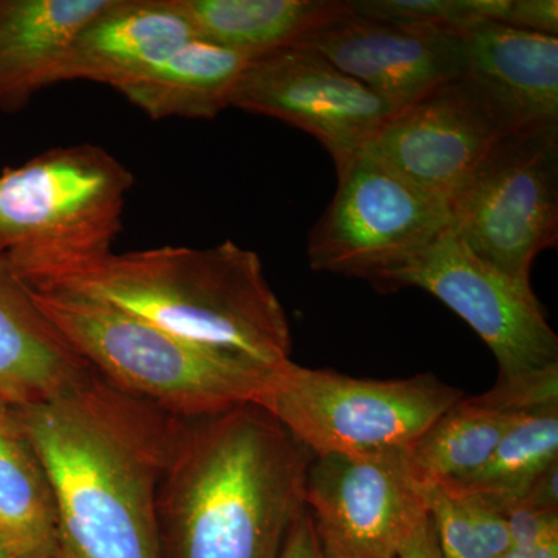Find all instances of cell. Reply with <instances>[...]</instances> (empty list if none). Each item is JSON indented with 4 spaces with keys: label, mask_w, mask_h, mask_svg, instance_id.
I'll use <instances>...</instances> for the list:
<instances>
[{
    "label": "cell",
    "mask_w": 558,
    "mask_h": 558,
    "mask_svg": "<svg viewBox=\"0 0 558 558\" xmlns=\"http://www.w3.org/2000/svg\"><path fill=\"white\" fill-rule=\"evenodd\" d=\"M490 501L505 517L510 546H527L558 539V510L535 509L517 501Z\"/></svg>",
    "instance_id": "obj_25"
},
{
    "label": "cell",
    "mask_w": 558,
    "mask_h": 558,
    "mask_svg": "<svg viewBox=\"0 0 558 558\" xmlns=\"http://www.w3.org/2000/svg\"><path fill=\"white\" fill-rule=\"evenodd\" d=\"M14 413L53 492L60 558H167L160 490L185 418L98 374Z\"/></svg>",
    "instance_id": "obj_1"
},
{
    "label": "cell",
    "mask_w": 558,
    "mask_h": 558,
    "mask_svg": "<svg viewBox=\"0 0 558 558\" xmlns=\"http://www.w3.org/2000/svg\"><path fill=\"white\" fill-rule=\"evenodd\" d=\"M450 227L481 260L531 288L558 241V135H502L451 202Z\"/></svg>",
    "instance_id": "obj_8"
},
{
    "label": "cell",
    "mask_w": 558,
    "mask_h": 558,
    "mask_svg": "<svg viewBox=\"0 0 558 558\" xmlns=\"http://www.w3.org/2000/svg\"><path fill=\"white\" fill-rule=\"evenodd\" d=\"M459 81L499 134L558 135V38L499 22L462 35Z\"/></svg>",
    "instance_id": "obj_14"
},
{
    "label": "cell",
    "mask_w": 558,
    "mask_h": 558,
    "mask_svg": "<svg viewBox=\"0 0 558 558\" xmlns=\"http://www.w3.org/2000/svg\"><path fill=\"white\" fill-rule=\"evenodd\" d=\"M524 416L483 396H465L407 450L411 475L424 487L461 486L486 465L499 440Z\"/></svg>",
    "instance_id": "obj_20"
},
{
    "label": "cell",
    "mask_w": 558,
    "mask_h": 558,
    "mask_svg": "<svg viewBox=\"0 0 558 558\" xmlns=\"http://www.w3.org/2000/svg\"><path fill=\"white\" fill-rule=\"evenodd\" d=\"M0 534L16 558H60L53 492L14 409L0 428Z\"/></svg>",
    "instance_id": "obj_21"
},
{
    "label": "cell",
    "mask_w": 558,
    "mask_h": 558,
    "mask_svg": "<svg viewBox=\"0 0 558 558\" xmlns=\"http://www.w3.org/2000/svg\"><path fill=\"white\" fill-rule=\"evenodd\" d=\"M403 288L432 293L487 344L499 368L490 402L523 414L558 407V337L532 288L481 260L451 227L381 292Z\"/></svg>",
    "instance_id": "obj_6"
},
{
    "label": "cell",
    "mask_w": 558,
    "mask_h": 558,
    "mask_svg": "<svg viewBox=\"0 0 558 558\" xmlns=\"http://www.w3.org/2000/svg\"><path fill=\"white\" fill-rule=\"evenodd\" d=\"M312 458L255 403L186 421L160 490L170 558H278Z\"/></svg>",
    "instance_id": "obj_2"
},
{
    "label": "cell",
    "mask_w": 558,
    "mask_h": 558,
    "mask_svg": "<svg viewBox=\"0 0 558 558\" xmlns=\"http://www.w3.org/2000/svg\"><path fill=\"white\" fill-rule=\"evenodd\" d=\"M387 558H442L429 513L428 520L395 554Z\"/></svg>",
    "instance_id": "obj_28"
},
{
    "label": "cell",
    "mask_w": 558,
    "mask_h": 558,
    "mask_svg": "<svg viewBox=\"0 0 558 558\" xmlns=\"http://www.w3.org/2000/svg\"><path fill=\"white\" fill-rule=\"evenodd\" d=\"M339 172L336 196L311 231L312 269L365 279L379 292L444 231L449 208L360 153Z\"/></svg>",
    "instance_id": "obj_9"
},
{
    "label": "cell",
    "mask_w": 558,
    "mask_h": 558,
    "mask_svg": "<svg viewBox=\"0 0 558 558\" xmlns=\"http://www.w3.org/2000/svg\"><path fill=\"white\" fill-rule=\"evenodd\" d=\"M348 5L377 20L429 25L462 36L486 22L505 24L509 0H354Z\"/></svg>",
    "instance_id": "obj_24"
},
{
    "label": "cell",
    "mask_w": 558,
    "mask_h": 558,
    "mask_svg": "<svg viewBox=\"0 0 558 558\" xmlns=\"http://www.w3.org/2000/svg\"><path fill=\"white\" fill-rule=\"evenodd\" d=\"M424 488L442 558H499L510 548L508 524L490 499L442 486Z\"/></svg>",
    "instance_id": "obj_23"
},
{
    "label": "cell",
    "mask_w": 558,
    "mask_h": 558,
    "mask_svg": "<svg viewBox=\"0 0 558 558\" xmlns=\"http://www.w3.org/2000/svg\"><path fill=\"white\" fill-rule=\"evenodd\" d=\"M196 38L250 60L295 47L343 7L333 0H172Z\"/></svg>",
    "instance_id": "obj_19"
},
{
    "label": "cell",
    "mask_w": 558,
    "mask_h": 558,
    "mask_svg": "<svg viewBox=\"0 0 558 558\" xmlns=\"http://www.w3.org/2000/svg\"><path fill=\"white\" fill-rule=\"evenodd\" d=\"M505 24L521 31L539 33V35L557 36L558 2L557 0H509Z\"/></svg>",
    "instance_id": "obj_26"
},
{
    "label": "cell",
    "mask_w": 558,
    "mask_h": 558,
    "mask_svg": "<svg viewBox=\"0 0 558 558\" xmlns=\"http://www.w3.org/2000/svg\"><path fill=\"white\" fill-rule=\"evenodd\" d=\"M230 106L307 132L325 146L337 171L362 153L392 113L359 81L304 47L250 61Z\"/></svg>",
    "instance_id": "obj_11"
},
{
    "label": "cell",
    "mask_w": 558,
    "mask_h": 558,
    "mask_svg": "<svg viewBox=\"0 0 558 558\" xmlns=\"http://www.w3.org/2000/svg\"><path fill=\"white\" fill-rule=\"evenodd\" d=\"M197 39L172 0H109L62 58L54 84L87 80L119 89Z\"/></svg>",
    "instance_id": "obj_15"
},
{
    "label": "cell",
    "mask_w": 558,
    "mask_h": 558,
    "mask_svg": "<svg viewBox=\"0 0 558 558\" xmlns=\"http://www.w3.org/2000/svg\"><path fill=\"white\" fill-rule=\"evenodd\" d=\"M499 137L486 110L458 80L395 110L363 153L450 208Z\"/></svg>",
    "instance_id": "obj_13"
},
{
    "label": "cell",
    "mask_w": 558,
    "mask_h": 558,
    "mask_svg": "<svg viewBox=\"0 0 558 558\" xmlns=\"http://www.w3.org/2000/svg\"><path fill=\"white\" fill-rule=\"evenodd\" d=\"M28 288L108 304L180 339L270 369L292 360L288 315L259 256L233 241L209 248L109 252Z\"/></svg>",
    "instance_id": "obj_3"
},
{
    "label": "cell",
    "mask_w": 558,
    "mask_h": 558,
    "mask_svg": "<svg viewBox=\"0 0 558 558\" xmlns=\"http://www.w3.org/2000/svg\"><path fill=\"white\" fill-rule=\"evenodd\" d=\"M0 558H16L2 534H0Z\"/></svg>",
    "instance_id": "obj_30"
},
{
    "label": "cell",
    "mask_w": 558,
    "mask_h": 558,
    "mask_svg": "<svg viewBox=\"0 0 558 558\" xmlns=\"http://www.w3.org/2000/svg\"><path fill=\"white\" fill-rule=\"evenodd\" d=\"M250 61L238 51L194 39L153 72L117 90L153 120H211L230 108Z\"/></svg>",
    "instance_id": "obj_18"
},
{
    "label": "cell",
    "mask_w": 558,
    "mask_h": 558,
    "mask_svg": "<svg viewBox=\"0 0 558 558\" xmlns=\"http://www.w3.org/2000/svg\"><path fill=\"white\" fill-rule=\"evenodd\" d=\"M304 501L329 558H387L428 520L407 450L312 458Z\"/></svg>",
    "instance_id": "obj_10"
},
{
    "label": "cell",
    "mask_w": 558,
    "mask_h": 558,
    "mask_svg": "<svg viewBox=\"0 0 558 558\" xmlns=\"http://www.w3.org/2000/svg\"><path fill=\"white\" fill-rule=\"evenodd\" d=\"M134 178L108 150L76 145L0 174V253L25 284L112 252Z\"/></svg>",
    "instance_id": "obj_5"
},
{
    "label": "cell",
    "mask_w": 558,
    "mask_h": 558,
    "mask_svg": "<svg viewBox=\"0 0 558 558\" xmlns=\"http://www.w3.org/2000/svg\"><path fill=\"white\" fill-rule=\"evenodd\" d=\"M109 0H0V109L24 108L54 84L78 33Z\"/></svg>",
    "instance_id": "obj_17"
},
{
    "label": "cell",
    "mask_w": 558,
    "mask_h": 558,
    "mask_svg": "<svg viewBox=\"0 0 558 558\" xmlns=\"http://www.w3.org/2000/svg\"><path fill=\"white\" fill-rule=\"evenodd\" d=\"M11 411H13V409L0 400V428H2V425L5 424V421L9 418Z\"/></svg>",
    "instance_id": "obj_31"
},
{
    "label": "cell",
    "mask_w": 558,
    "mask_h": 558,
    "mask_svg": "<svg viewBox=\"0 0 558 558\" xmlns=\"http://www.w3.org/2000/svg\"><path fill=\"white\" fill-rule=\"evenodd\" d=\"M499 558H558V539L527 546H510Z\"/></svg>",
    "instance_id": "obj_29"
},
{
    "label": "cell",
    "mask_w": 558,
    "mask_h": 558,
    "mask_svg": "<svg viewBox=\"0 0 558 558\" xmlns=\"http://www.w3.org/2000/svg\"><path fill=\"white\" fill-rule=\"evenodd\" d=\"M33 296L102 380L174 417L197 421L256 403L277 371L180 339L98 301L36 290Z\"/></svg>",
    "instance_id": "obj_4"
},
{
    "label": "cell",
    "mask_w": 558,
    "mask_h": 558,
    "mask_svg": "<svg viewBox=\"0 0 558 558\" xmlns=\"http://www.w3.org/2000/svg\"><path fill=\"white\" fill-rule=\"evenodd\" d=\"M465 398L432 374L371 380L290 360L255 405L277 418L314 457L369 458L413 447Z\"/></svg>",
    "instance_id": "obj_7"
},
{
    "label": "cell",
    "mask_w": 558,
    "mask_h": 558,
    "mask_svg": "<svg viewBox=\"0 0 558 558\" xmlns=\"http://www.w3.org/2000/svg\"><path fill=\"white\" fill-rule=\"evenodd\" d=\"M556 464L558 407L521 418L499 440L494 454L475 476L449 488L483 495L497 502L520 501L532 484Z\"/></svg>",
    "instance_id": "obj_22"
},
{
    "label": "cell",
    "mask_w": 558,
    "mask_h": 558,
    "mask_svg": "<svg viewBox=\"0 0 558 558\" xmlns=\"http://www.w3.org/2000/svg\"><path fill=\"white\" fill-rule=\"evenodd\" d=\"M278 558H329L319 542L310 509L301 510L293 521Z\"/></svg>",
    "instance_id": "obj_27"
},
{
    "label": "cell",
    "mask_w": 558,
    "mask_h": 558,
    "mask_svg": "<svg viewBox=\"0 0 558 558\" xmlns=\"http://www.w3.org/2000/svg\"><path fill=\"white\" fill-rule=\"evenodd\" d=\"M94 374L0 253V400L11 409H24L58 398Z\"/></svg>",
    "instance_id": "obj_16"
},
{
    "label": "cell",
    "mask_w": 558,
    "mask_h": 558,
    "mask_svg": "<svg viewBox=\"0 0 558 558\" xmlns=\"http://www.w3.org/2000/svg\"><path fill=\"white\" fill-rule=\"evenodd\" d=\"M295 47L322 54L392 112L458 81L464 70L461 35L365 16L349 9L348 2Z\"/></svg>",
    "instance_id": "obj_12"
}]
</instances>
